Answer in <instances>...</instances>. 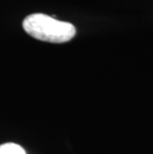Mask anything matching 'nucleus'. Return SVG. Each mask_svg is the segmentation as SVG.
Segmentation results:
<instances>
[{"label":"nucleus","instance_id":"nucleus-1","mask_svg":"<svg viewBox=\"0 0 153 154\" xmlns=\"http://www.w3.org/2000/svg\"><path fill=\"white\" fill-rule=\"evenodd\" d=\"M23 28L33 38L50 43H65L76 35L73 24L57 20L43 13L27 16L23 21Z\"/></svg>","mask_w":153,"mask_h":154},{"label":"nucleus","instance_id":"nucleus-2","mask_svg":"<svg viewBox=\"0 0 153 154\" xmlns=\"http://www.w3.org/2000/svg\"><path fill=\"white\" fill-rule=\"evenodd\" d=\"M0 154H26V151L19 144L8 142L0 145Z\"/></svg>","mask_w":153,"mask_h":154}]
</instances>
